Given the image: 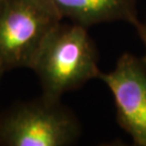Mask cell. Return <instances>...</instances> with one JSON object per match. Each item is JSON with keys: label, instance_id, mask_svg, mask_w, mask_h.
I'll return each instance as SVG.
<instances>
[{"label": "cell", "instance_id": "cell-1", "mask_svg": "<svg viewBox=\"0 0 146 146\" xmlns=\"http://www.w3.org/2000/svg\"><path fill=\"white\" fill-rule=\"evenodd\" d=\"M42 95L61 100L63 94L99 78V52L86 27L63 21L48 36L31 65Z\"/></svg>", "mask_w": 146, "mask_h": 146}, {"label": "cell", "instance_id": "cell-5", "mask_svg": "<svg viewBox=\"0 0 146 146\" xmlns=\"http://www.w3.org/2000/svg\"><path fill=\"white\" fill-rule=\"evenodd\" d=\"M62 19L88 28L101 23L125 22L136 26V0H50Z\"/></svg>", "mask_w": 146, "mask_h": 146}, {"label": "cell", "instance_id": "cell-7", "mask_svg": "<svg viewBox=\"0 0 146 146\" xmlns=\"http://www.w3.org/2000/svg\"><path fill=\"white\" fill-rule=\"evenodd\" d=\"M3 72H2V70H1V69H0V81H1V78H2V75H3Z\"/></svg>", "mask_w": 146, "mask_h": 146}, {"label": "cell", "instance_id": "cell-6", "mask_svg": "<svg viewBox=\"0 0 146 146\" xmlns=\"http://www.w3.org/2000/svg\"><path fill=\"white\" fill-rule=\"evenodd\" d=\"M134 27H135L136 31H137V34H139V37H140L141 41L143 42V44H144V47H145V49H146V24L140 22V23Z\"/></svg>", "mask_w": 146, "mask_h": 146}, {"label": "cell", "instance_id": "cell-3", "mask_svg": "<svg viewBox=\"0 0 146 146\" xmlns=\"http://www.w3.org/2000/svg\"><path fill=\"white\" fill-rule=\"evenodd\" d=\"M62 21L50 0H0V69L31 68Z\"/></svg>", "mask_w": 146, "mask_h": 146}, {"label": "cell", "instance_id": "cell-2", "mask_svg": "<svg viewBox=\"0 0 146 146\" xmlns=\"http://www.w3.org/2000/svg\"><path fill=\"white\" fill-rule=\"evenodd\" d=\"M80 135L81 125L73 110L42 94L0 115V146H69Z\"/></svg>", "mask_w": 146, "mask_h": 146}, {"label": "cell", "instance_id": "cell-4", "mask_svg": "<svg viewBox=\"0 0 146 146\" xmlns=\"http://www.w3.org/2000/svg\"><path fill=\"white\" fill-rule=\"evenodd\" d=\"M113 94L116 120L136 146H146V55L125 52L116 66L99 76Z\"/></svg>", "mask_w": 146, "mask_h": 146}]
</instances>
